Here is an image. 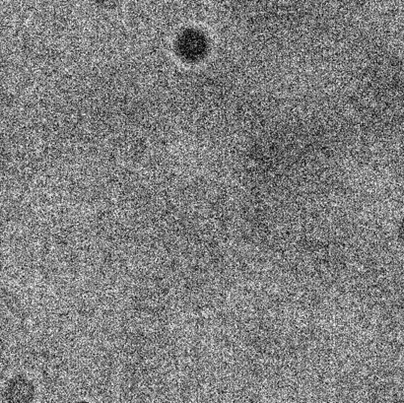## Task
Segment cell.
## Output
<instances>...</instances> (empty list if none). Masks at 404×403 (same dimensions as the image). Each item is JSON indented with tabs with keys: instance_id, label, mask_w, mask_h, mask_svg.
<instances>
[{
	"instance_id": "obj_1",
	"label": "cell",
	"mask_w": 404,
	"mask_h": 403,
	"mask_svg": "<svg viewBox=\"0 0 404 403\" xmlns=\"http://www.w3.org/2000/svg\"><path fill=\"white\" fill-rule=\"evenodd\" d=\"M177 47L181 57L194 61L205 56L208 42L203 34L199 31L189 30L181 35Z\"/></svg>"
}]
</instances>
